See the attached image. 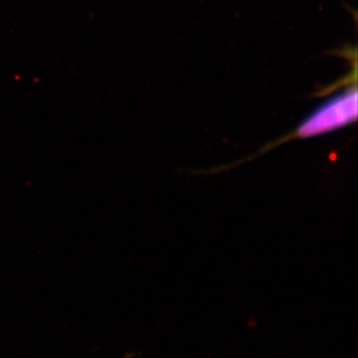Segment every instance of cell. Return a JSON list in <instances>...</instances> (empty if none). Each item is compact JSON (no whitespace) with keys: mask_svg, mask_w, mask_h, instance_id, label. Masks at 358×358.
Masks as SVG:
<instances>
[{"mask_svg":"<svg viewBox=\"0 0 358 358\" xmlns=\"http://www.w3.org/2000/svg\"><path fill=\"white\" fill-rule=\"evenodd\" d=\"M357 119V90L355 86L317 107L301 122L296 131L282 138L281 143L291 138H308L331 133Z\"/></svg>","mask_w":358,"mask_h":358,"instance_id":"obj_1","label":"cell"}]
</instances>
